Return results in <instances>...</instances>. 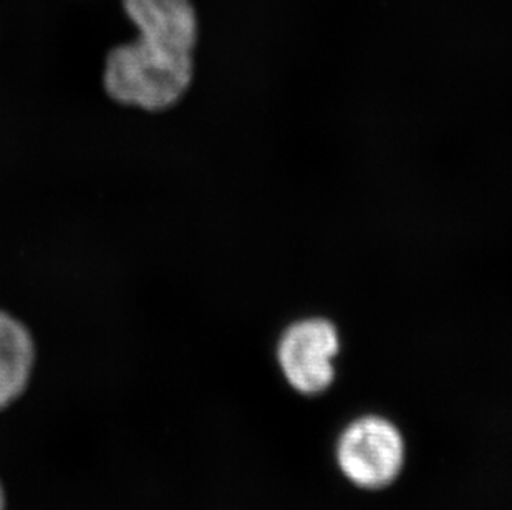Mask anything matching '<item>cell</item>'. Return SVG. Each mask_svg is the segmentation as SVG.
Segmentation results:
<instances>
[{
	"label": "cell",
	"mask_w": 512,
	"mask_h": 510,
	"mask_svg": "<svg viewBox=\"0 0 512 510\" xmlns=\"http://www.w3.org/2000/svg\"><path fill=\"white\" fill-rule=\"evenodd\" d=\"M140 37L105 58L103 88L118 105L170 110L194 80L198 14L191 0H121Z\"/></svg>",
	"instance_id": "cell-1"
},
{
	"label": "cell",
	"mask_w": 512,
	"mask_h": 510,
	"mask_svg": "<svg viewBox=\"0 0 512 510\" xmlns=\"http://www.w3.org/2000/svg\"><path fill=\"white\" fill-rule=\"evenodd\" d=\"M337 461L355 486L382 489L400 474L405 444L390 421L380 416H363L348 424L340 436Z\"/></svg>",
	"instance_id": "cell-2"
},
{
	"label": "cell",
	"mask_w": 512,
	"mask_h": 510,
	"mask_svg": "<svg viewBox=\"0 0 512 510\" xmlns=\"http://www.w3.org/2000/svg\"><path fill=\"white\" fill-rule=\"evenodd\" d=\"M339 350V332L334 323L327 318H305L282 333L277 358L285 380L294 390L317 395L334 381V358Z\"/></svg>",
	"instance_id": "cell-3"
},
{
	"label": "cell",
	"mask_w": 512,
	"mask_h": 510,
	"mask_svg": "<svg viewBox=\"0 0 512 510\" xmlns=\"http://www.w3.org/2000/svg\"><path fill=\"white\" fill-rule=\"evenodd\" d=\"M34 365L32 333L22 320L0 308V409L24 393Z\"/></svg>",
	"instance_id": "cell-4"
},
{
	"label": "cell",
	"mask_w": 512,
	"mask_h": 510,
	"mask_svg": "<svg viewBox=\"0 0 512 510\" xmlns=\"http://www.w3.org/2000/svg\"><path fill=\"white\" fill-rule=\"evenodd\" d=\"M0 510H5L4 492H2V487H0Z\"/></svg>",
	"instance_id": "cell-5"
}]
</instances>
